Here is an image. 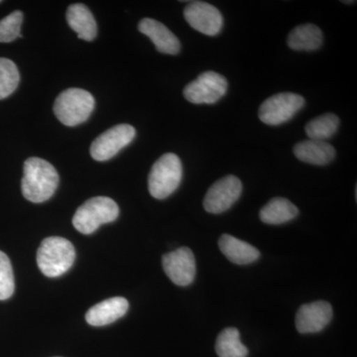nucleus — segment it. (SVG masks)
<instances>
[{"mask_svg": "<svg viewBox=\"0 0 357 357\" xmlns=\"http://www.w3.org/2000/svg\"><path fill=\"white\" fill-rule=\"evenodd\" d=\"M136 130L129 124H119L100 134L91 143V155L96 161L103 162L114 158L123 148L132 142Z\"/></svg>", "mask_w": 357, "mask_h": 357, "instance_id": "obj_8", "label": "nucleus"}, {"mask_svg": "<svg viewBox=\"0 0 357 357\" xmlns=\"http://www.w3.org/2000/svg\"><path fill=\"white\" fill-rule=\"evenodd\" d=\"M22 22L23 13L20 10L13 11L0 20V43H10L15 39L22 38L20 33Z\"/></svg>", "mask_w": 357, "mask_h": 357, "instance_id": "obj_23", "label": "nucleus"}, {"mask_svg": "<svg viewBox=\"0 0 357 357\" xmlns=\"http://www.w3.org/2000/svg\"><path fill=\"white\" fill-rule=\"evenodd\" d=\"M227 91V79L210 70L188 84L184 89V96L188 102L195 105H213L223 98Z\"/></svg>", "mask_w": 357, "mask_h": 357, "instance_id": "obj_7", "label": "nucleus"}, {"mask_svg": "<svg viewBox=\"0 0 357 357\" xmlns=\"http://www.w3.org/2000/svg\"><path fill=\"white\" fill-rule=\"evenodd\" d=\"M138 30L153 42L160 53L177 55L181 50L177 37L159 21L144 18L138 24Z\"/></svg>", "mask_w": 357, "mask_h": 357, "instance_id": "obj_13", "label": "nucleus"}, {"mask_svg": "<svg viewBox=\"0 0 357 357\" xmlns=\"http://www.w3.org/2000/svg\"><path fill=\"white\" fill-rule=\"evenodd\" d=\"M15 289L14 274L10 260L6 253L0 251V300H7L13 295Z\"/></svg>", "mask_w": 357, "mask_h": 357, "instance_id": "obj_24", "label": "nucleus"}, {"mask_svg": "<svg viewBox=\"0 0 357 357\" xmlns=\"http://www.w3.org/2000/svg\"><path fill=\"white\" fill-rule=\"evenodd\" d=\"M340 119L333 114L319 115L307 122L305 130L309 139L326 141L337 133Z\"/></svg>", "mask_w": 357, "mask_h": 357, "instance_id": "obj_21", "label": "nucleus"}, {"mask_svg": "<svg viewBox=\"0 0 357 357\" xmlns=\"http://www.w3.org/2000/svg\"><path fill=\"white\" fill-rule=\"evenodd\" d=\"M164 271L174 284L190 285L196 277V260L191 249L181 248L162 258Z\"/></svg>", "mask_w": 357, "mask_h": 357, "instance_id": "obj_10", "label": "nucleus"}, {"mask_svg": "<svg viewBox=\"0 0 357 357\" xmlns=\"http://www.w3.org/2000/svg\"><path fill=\"white\" fill-rule=\"evenodd\" d=\"M21 190L23 197L34 204L44 203L55 194L59 185V175L55 167L46 160L31 157L23 168Z\"/></svg>", "mask_w": 357, "mask_h": 357, "instance_id": "obj_1", "label": "nucleus"}, {"mask_svg": "<svg viewBox=\"0 0 357 357\" xmlns=\"http://www.w3.org/2000/svg\"><path fill=\"white\" fill-rule=\"evenodd\" d=\"M128 301L126 298H109L91 307L86 314L89 325L103 326L122 318L128 311Z\"/></svg>", "mask_w": 357, "mask_h": 357, "instance_id": "obj_14", "label": "nucleus"}, {"mask_svg": "<svg viewBox=\"0 0 357 357\" xmlns=\"http://www.w3.org/2000/svg\"><path fill=\"white\" fill-rule=\"evenodd\" d=\"M333 318V307L325 301L303 305L296 316V328L301 333L321 332Z\"/></svg>", "mask_w": 357, "mask_h": 357, "instance_id": "obj_12", "label": "nucleus"}, {"mask_svg": "<svg viewBox=\"0 0 357 357\" xmlns=\"http://www.w3.org/2000/svg\"><path fill=\"white\" fill-rule=\"evenodd\" d=\"M243 192V184L236 176H227L217 181L206 192L204 199V210L210 213H225L229 210Z\"/></svg>", "mask_w": 357, "mask_h": 357, "instance_id": "obj_9", "label": "nucleus"}, {"mask_svg": "<svg viewBox=\"0 0 357 357\" xmlns=\"http://www.w3.org/2000/svg\"><path fill=\"white\" fill-rule=\"evenodd\" d=\"M299 213L297 206L287 199L274 198L260 211V220L267 225H282L290 222Z\"/></svg>", "mask_w": 357, "mask_h": 357, "instance_id": "obj_19", "label": "nucleus"}, {"mask_svg": "<svg viewBox=\"0 0 357 357\" xmlns=\"http://www.w3.org/2000/svg\"><path fill=\"white\" fill-rule=\"evenodd\" d=\"M218 246L223 255L234 264H250L260 256L259 250L255 246L229 234H223L220 237Z\"/></svg>", "mask_w": 357, "mask_h": 357, "instance_id": "obj_16", "label": "nucleus"}, {"mask_svg": "<svg viewBox=\"0 0 357 357\" xmlns=\"http://www.w3.org/2000/svg\"><path fill=\"white\" fill-rule=\"evenodd\" d=\"M287 44L295 51L318 50L323 44V32L314 24L297 26L289 34Z\"/></svg>", "mask_w": 357, "mask_h": 357, "instance_id": "obj_18", "label": "nucleus"}, {"mask_svg": "<svg viewBox=\"0 0 357 357\" xmlns=\"http://www.w3.org/2000/svg\"><path fill=\"white\" fill-rule=\"evenodd\" d=\"M1 2H2L1 0H0V3H1Z\"/></svg>", "mask_w": 357, "mask_h": 357, "instance_id": "obj_26", "label": "nucleus"}, {"mask_svg": "<svg viewBox=\"0 0 357 357\" xmlns=\"http://www.w3.org/2000/svg\"><path fill=\"white\" fill-rule=\"evenodd\" d=\"M218 357H246L248 349L241 342V333L234 328H227L218 335L215 342Z\"/></svg>", "mask_w": 357, "mask_h": 357, "instance_id": "obj_20", "label": "nucleus"}, {"mask_svg": "<svg viewBox=\"0 0 357 357\" xmlns=\"http://www.w3.org/2000/svg\"><path fill=\"white\" fill-rule=\"evenodd\" d=\"M305 98L294 93H280L270 96L260 107V121L268 126H280L290 121L304 107Z\"/></svg>", "mask_w": 357, "mask_h": 357, "instance_id": "obj_6", "label": "nucleus"}, {"mask_svg": "<svg viewBox=\"0 0 357 357\" xmlns=\"http://www.w3.org/2000/svg\"><path fill=\"white\" fill-rule=\"evenodd\" d=\"M67 21L77 37L84 41H93L98 34V25L91 10L82 3L72 4L67 10Z\"/></svg>", "mask_w": 357, "mask_h": 357, "instance_id": "obj_17", "label": "nucleus"}, {"mask_svg": "<svg viewBox=\"0 0 357 357\" xmlns=\"http://www.w3.org/2000/svg\"><path fill=\"white\" fill-rule=\"evenodd\" d=\"M344 3H356V1H342Z\"/></svg>", "mask_w": 357, "mask_h": 357, "instance_id": "obj_25", "label": "nucleus"}, {"mask_svg": "<svg viewBox=\"0 0 357 357\" xmlns=\"http://www.w3.org/2000/svg\"><path fill=\"white\" fill-rule=\"evenodd\" d=\"M294 154L304 163L324 166L335 158L337 152L326 141L306 139L295 145Z\"/></svg>", "mask_w": 357, "mask_h": 357, "instance_id": "obj_15", "label": "nucleus"}, {"mask_svg": "<svg viewBox=\"0 0 357 357\" xmlns=\"http://www.w3.org/2000/svg\"><path fill=\"white\" fill-rule=\"evenodd\" d=\"M20 82L17 66L6 58H0V100L13 95Z\"/></svg>", "mask_w": 357, "mask_h": 357, "instance_id": "obj_22", "label": "nucleus"}, {"mask_svg": "<svg viewBox=\"0 0 357 357\" xmlns=\"http://www.w3.org/2000/svg\"><path fill=\"white\" fill-rule=\"evenodd\" d=\"M183 167L177 155L164 154L160 157L150 171L148 188L150 194L157 199L168 198L180 185Z\"/></svg>", "mask_w": 357, "mask_h": 357, "instance_id": "obj_5", "label": "nucleus"}, {"mask_svg": "<svg viewBox=\"0 0 357 357\" xmlns=\"http://www.w3.org/2000/svg\"><path fill=\"white\" fill-rule=\"evenodd\" d=\"M76 258L74 245L63 237L45 238L37 251V264L45 276H62L73 266Z\"/></svg>", "mask_w": 357, "mask_h": 357, "instance_id": "obj_2", "label": "nucleus"}, {"mask_svg": "<svg viewBox=\"0 0 357 357\" xmlns=\"http://www.w3.org/2000/svg\"><path fill=\"white\" fill-rule=\"evenodd\" d=\"M119 215V208L114 199L107 197L89 199L77 208L73 225L77 231L91 234L100 225L114 222Z\"/></svg>", "mask_w": 357, "mask_h": 357, "instance_id": "obj_3", "label": "nucleus"}, {"mask_svg": "<svg viewBox=\"0 0 357 357\" xmlns=\"http://www.w3.org/2000/svg\"><path fill=\"white\" fill-rule=\"evenodd\" d=\"M185 20L197 31L215 36L222 31L223 18L217 7L203 1H192L185 7Z\"/></svg>", "mask_w": 357, "mask_h": 357, "instance_id": "obj_11", "label": "nucleus"}, {"mask_svg": "<svg viewBox=\"0 0 357 357\" xmlns=\"http://www.w3.org/2000/svg\"><path fill=\"white\" fill-rule=\"evenodd\" d=\"M95 105V98L89 91L69 89L59 95L54 105V112L64 126H77L88 121Z\"/></svg>", "mask_w": 357, "mask_h": 357, "instance_id": "obj_4", "label": "nucleus"}]
</instances>
